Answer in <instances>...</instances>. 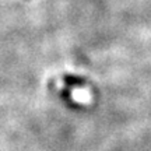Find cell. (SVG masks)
Segmentation results:
<instances>
[{
    "label": "cell",
    "mask_w": 151,
    "mask_h": 151,
    "mask_svg": "<svg viewBox=\"0 0 151 151\" xmlns=\"http://www.w3.org/2000/svg\"><path fill=\"white\" fill-rule=\"evenodd\" d=\"M63 83L69 88H83L86 86V80L84 78H81L78 76H71V74L63 76Z\"/></svg>",
    "instance_id": "cell-1"
}]
</instances>
